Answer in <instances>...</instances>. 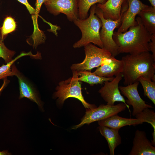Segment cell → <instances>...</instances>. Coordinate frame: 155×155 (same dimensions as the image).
<instances>
[{"mask_svg":"<svg viewBox=\"0 0 155 155\" xmlns=\"http://www.w3.org/2000/svg\"><path fill=\"white\" fill-rule=\"evenodd\" d=\"M151 4V6L155 8V0H148Z\"/></svg>","mask_w":155,"mask_h":155,"instance_id":"31","label":"cell"},{"mask_svg":"<svg viewBox=\"0 0 155 155\" xmlns=\"http://www.w3.org/2000/svg\"><path fill=\"white\" fill-rule=\"evenodd\" d=\"M78 80L89 84L91 86L98 84H102L106 81H111L114 77L106 78L98 76L93 74L90 71H77Z\"/></svg>","mask_w":155,"mask_h":155,"instance_id":"19","label":"cell"},{"mask_svg":"<svg viewBox=\"0 0 155 155\" xmlns=\"http://www.w3.org/2000/svg\"><path fill=\"white\" fill-rule=\"evenodd\" d=\"M123 78L122 73H120L112 80L105 81L104 86L99 90L98 92L107 104L113 105L116 102H122L126 105L130 112L129 105L126 103L119 89V84Z\"/></svg>","mask_w":155,"mask_h":155,"instance_id":"9","label":"cell"},{"mask_svg":"<svg viewBox=\"0 0 155 155\" xmlns=\"http://www.w3.org/2000/svg\"><path fill=\"white\" fill-rule=\"evenodd\" d=\"M85 57L81 63L73 64L70 67L72 71H90L98 67L109 61L113 56L104 47L101 48L92 43L84 46Z\"/></svg>","mask_w":155,"mask_h":155,"instance_id":"6","label":"cell"},{"mask_svg":"<svg viewBox=\"0 0 155 155\" xmlns=\"http://www.w3.org/2000/svg\"><path fill=\"white\" fill-rule=\"evenodd\" d=\"M121 60L124 63L122 73L125 85L138 81L140 76L150 78L155 82V60L149 52L129 54L123 57Z\"/></svg>","mask_w":155,"mask_h":155,"instance_id":"2","label":"cell"},{"mask_svg":"<svg viewBox=\"0 0 155 155\" xmlns=\"http://www.w3.org/2000/svg\"><path fill=\"white\" fill-rule=\"evenodd\" d=\"M11 69L12 76H15L18 80L20 91L19 98H27L41 107V101L33 83L17 69L14 64L11 66Z\"/></svg>","mask_w":155,"mask_h":155,"instance_id":"10","label":"cell"},{"mask_svg":"<svg viewBox=\"0 0 155 155\" xmlns=\"http://www.w3.org/2000/svg\"><path fill=\"white\" fill-rule=\"evenodd\" d=\"M136 118L143 119L145 122L148 123L152 125L153 129L152 133L153 140L151 141L152 145L155 146V113L154 111L146 108L135 115Z\"/></svg>","mask_w":155,"mask_h":155,"instance_id":"22","label":"cell"},{"mask_svg":"<svg viewBox=\"0 0 155 155\" xmlns=\"http://www.w3.org/2000/svg\"><path fill=\"white\" fill-rule=\"evenodd\" d=\"M128 7L123 15L121 25L117 32H124L137 24L136 16L142 10L149 7L140 0H127Z\"/></svg>","mask_w":155,"mask_h":155,"instance_id":"12","label":"cell"},{"mask_svg":"<svg viewBox=\"0 0 155 155\" xmlns=\"http://www.w3.org/2000/svg\"><path fill=\"white\" fill-rule=\"evenodd\" d=\"M21 3L24 5L30 13L32 15V17L34 16L35 14V10L28 3V0H17Z\"/></svg>","mask_w":155,"mask_h":155,"instance_id":"27","label":"cell"},{"mask_svg":"<svg viewBox=\"0 0 155 155\" xmlns=\"http://www.w3.org/2000/svg\"><path fill=\"white\" fill-rule=\"evenodd\" d=\"M135 20L136 24L130 27L128 30L114 32L113 38L119 54L133 55L150 51L149 43L151 34L146 30L139 16Z\"/></svg>","mask_w":155,"mask_h":155,"instance_id":"1","label":"cell"},{"mask_svg":"<svg viewBox=\"0 0 155 155\" xmlns=\"http://www.w3.org/2000/svg\"><path fill=\"white\" fill-rule=\"evenodd\" d=\"M137 15L147 31L151 34H155V8L149 6Z\"/></svg>","mask_w":155,"mask_h":155,"instance_id":"18","label":"cell"},{"mask_svg":"<svg viewBox=\"0 0 155 155\" xmlns=\"http://www.w3.org/2000/svg\"><path fill=\"white\" fill-rule=\"evenodd\" d=\"M96 6L95 4L91 7L89 17L84 19L78 18L73 22L80 29L82 34L81 39L73 44L74 48H80L90 43H93L100 48L103 47L100 34L102 23L95 13Z\"/></svg>","mask_w":155,"mask_h":155,"instance_id":"3","label":"cell"},{"mask_svg":"<svg viewBox=\"0 0 155 155\" xmlns=\"http://www.w3.org/2000/svg\"><path fill=\"white\" fill-rule=\"evenodd\" d=\"M72 77L60 82L56 88L54 96L58 98V103L63 104L65 101L69 98H74L80 101L84 106L87 108L96 107L94 104L87 102L83 96L80 82L77 79V71H72Z\"/></svg>","mask_w":155,"mask_h":155,"instance_id":"5","label":"cell"},{"mask_svg":"<svg viewBox=\"0 0 155 155\" xmlns=\"http://www.w3.org/2000/svg\"><path fill=\"white\" fill-rule=\"evenodd\" d=\"M44 3L47 11L54 16L63 13L71 22L78 18V0H46Z\"/></svg>","mask_w":155,"mask_h":155,"instance_id":"8","label":"cell"},{"mask_svg":"<svg viewBox=\"0 0 155 155\" xmlns=\"http://www.w3.org/2000/svg\"><path fill=\"white\" fill-rule=\"evenodd\" d=\"M123 67V61L113 56L109 61L102 64L92 73L101 77L111 78L122 73Z\"/></svg>","mask_w":155,"mask_h":155,"instance_id":"14","label":"cell"},{"mask_svg":"<svg viewBox=\"0 0 155 155\" xmlns=\"http://www.w3.org/2000/svg\"><path fill=\"white\" fill-rule=\"evenodd\" d=\"M99 131L106 140L110 150V155H114L115 148L121 144V138L118 130L109 127L100 126Z\"/></svg>","mask_w":155,"mask_h":155,"instance_id":"17","label":"cell"},{"mask_svg":"<svg viewBox=\"0 0 155 155\" xmlns=\"http://www.w3.org/2000/svg\"><path fill=\"white\" fill-rule=\"evenodd\" d=\"M26 55H30L32 56H35V55H32L31 52L26 53H22L11 61L6 63V64H3L0 67V80L3 79L5 78H7L8 76H13L11 69L12 65L19 59L22 57Z\"/></svg>","mask_w":155,"mask_h":155,"instance_id":"24","label":"cell"},{"mask_svg":"<svg viewBox=\"0 0 155 155\" xmlns=\"http://www.w3.org/2000/svg\"><path fill=\"white\" fill-rule=\"evenodd\" d=\"M107 0H78V18L84 19L88 17V12L91 7L98 3H104Z\"/></svg>","mask_w":155,"mask_h":155,"instance_id":"20","label":"cell"},{"mask_svg":"<svg viewBox=\"0 0 155 155\" xmlns=\"http://www.w3.org/2000/svg\"></svg>","mask_w":155,"mask_h":155,"instance_id":"32","label":"cell"},{"mask_svg":"<svg viewBox=\"0 0 155 155\" xmlns=\"http://www.w3.org/2000/svg\"><path fill=\"white\" fill-rule=\"evenodd\" d=\"M46 0H36L35 3V14L32 17L33 22L34 29H36L38 28L37 23V17L42 4Z\"/></svg>","mask_w":155,"mask_h":155,"instance_id":"26","label":"cell"},{"mask_svg":"<svg viewBox=\"0 0 155 155\" xmlns=\"http://www.w3.org/2000/svg\"><path fill=\"white\" fill-rule=\"evenodd\" d=\"M138 81L143 88L144 96H147L155 105V82L144 76L140 77Z\"/></svg>","mask_w":155,"mask_h":155,"instance_id":"21","label":"cell"},{"mask_svg":"<svg viewBox=\"0 0 155 155\" xmlns=\"http://www.w3.org/2000/svg\"><path fill=\"white\" fill-rule=\"evenodd\" d=\"M145 121L138 118H127L119 116L117 114L114 115L104 120L98 121L100 126H106L119 130L123 127L127 125L136 126L142 124Z\"/></svg>","mask_w":155,"mask_h":155,"instance_id":"15","label":"cell"},{"mask_svg":"<svg viewBox=\"0 0 155 155\" xmlns=\"http://www.w3.org/2000/svg\"><path fill=\"white\" fill-rule=\"evenodd\" d=\"M10 154H11L7 150L0 151V155H9Z\"/></svg>","mask_w":155,"mask_h":155,"instance_id":"30","label":"cell"},{"mask_svg":"<svg viewBox=\"0 0 155 155\" xmlns=\"http://www.w3.org/2000/svg\"><path fill=\"white\" fill-rule=\"evenodd\" d=\"M3 80V84L0 88V95L3 90L7 86L9 82V81L7 79V78H5Z\"/></svg>","mask_w":155,"mask_h":155,"instance_id":"29","label":"cell"},{"mask_svg":"<svg viewBox=\"0 0 155 155\" xmlns=\"http://www.w3.org/2000/svg\"><path fill=\"white\" fill-rule=\"evenodd\" d=\"M129 155H155V147L147 138L144 131L137 130Z\"/></svg>","mask_w":155,"mask_h":155,"instance_id":"13","label":"cell"},{"mask_svg":"<svg viewBox=\"0 0 155 155\" xmlns=\"http://www.w3.org/2000/svg\"><path fill=\"white\" fill-rule=\"evenodd\" d=\"M16 52L8 49L4 43L0 39V58L3 59L6 63L11 61L13 59Z\"/></svg>","mask_w":155,"mask_h":155,"instance_id":"25","label":"cell"},{"mask_svg":"<svg viewBox=\"0 0 155 155\" xmlns=\"http://www.w3.org/2000/svg\"><path fill=\"white\" fill-rule=\"evenodd\" d=\"M128 7L127 2L123 6L119 18L116 20L105 18L101 10L97 5L95 8V13L100 19L102 23V28L100 34L103 47L108 51L115 57L119 53L118 46L113 38L114 30L115 28H119L121 25L123 15Z\"/></svg>","mask_w":155,"mask_h":155,"instance_id":"4","label":"cell"},{"mask_svg":"<svg viewBox=\"0 0 155 155\" xmlns=\"http://www.w3.org/2000/svg\"><path fill=\"white\" fill-rule=\"evenodd\" d=\"M16 24L14 19L11 16H7L4 19L2 27L0 28V38L2 41L9 34L16 29Z\"/></svg>","mask_w":155,"mask_h":155,"instance_id":"23","label":"cell"},{"mask_svg":"<svg viewBox=\"0 0 155 155\" xmlns=\"http://www.w3.org/2000/svg\"><path fill=\"white\" fill-rule=\"evenodd\" d=\"M127 107L124 103L121 102L116 105L103 104L98 107L87 108L81 122L72 129H76L84 124H89L94 122L104 120L125 111Z\"/></svg>","mask_w":155,"mask_h":155,"instance_id":"7","label":"cell"},{"mask_svg":"<svg viewBox=\"0 0 155 155\" xmlns=\"http://www.w3.org/2000/svg\"><path fill=\"white\" fill-rule=\"evenodd\" d=\"M127 0H107L104 3H98L97 6L101 10L104 18L113 20L119 17L123 6Z\"/></svg>","mask_w":155,"mask_h":155,"instance_id":"16","label":"cell"},{"mask_svg":"<svg viewBox=\"0 0 155 155\" xmlns=\"http://www.w3.org/2000/svg\"><path fill=\"white\" fill-rule=\"evenodd\" d=\"M150 51L152 53V55L155 60V34H151L150 41L149 43Z\"/></svg>","mask_w":155,"mask_h":155,"instance_id":"28","label":"cell"},{"mask_svg":"<svg viewBox=\"0 0 155 155\" xmlns=\"http://www.w3.org/2000/svg\"><path fill=\"white\" fill-rule=\"evenodd\" d=\"M139 84V82L137 81L126 86L119 87L121 94L127 98L126 100V103L132 106V114L133 116H135L146 108H153L152 105L146 104L140 97L137 90Z\"/></svg>","mask_w":155,"mask_h":155,"instance_id":"11","label":"cell"}]
</instances>
